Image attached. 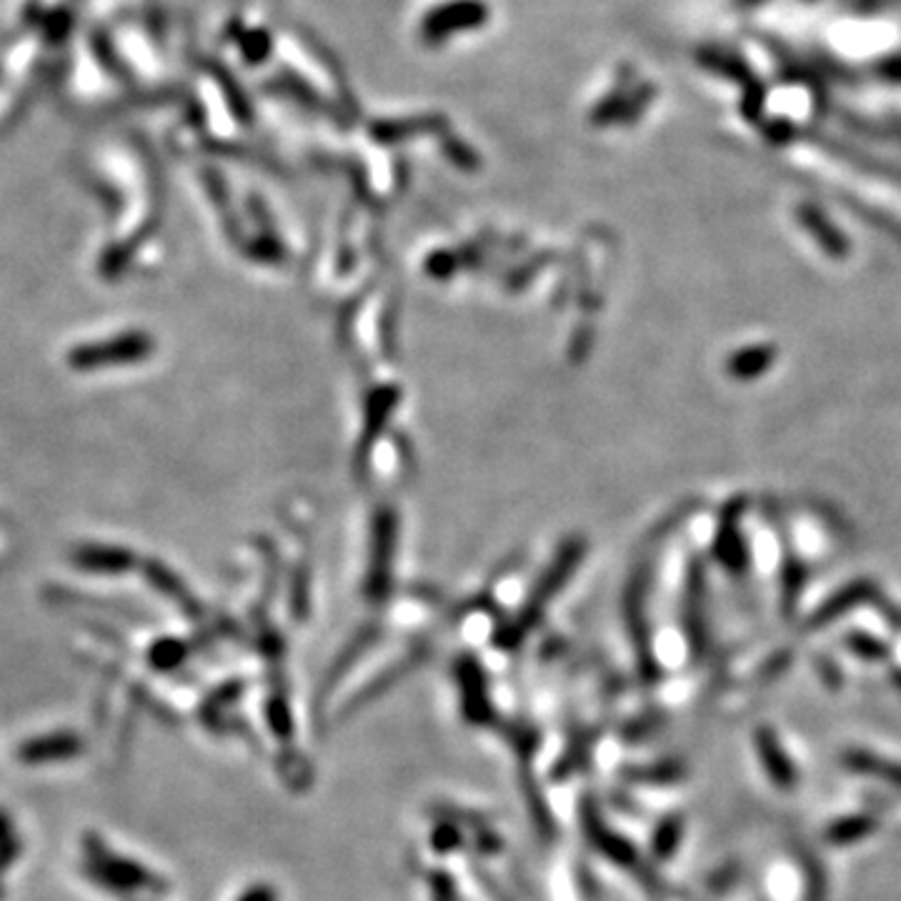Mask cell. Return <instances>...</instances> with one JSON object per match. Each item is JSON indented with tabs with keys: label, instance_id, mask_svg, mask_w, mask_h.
Here are the masks:
<instances>
[{
	"label": "cell",
	"instance_id": "1",
	"mask_svg": "<svg viewBox=\"0 0 901 901\" xmlns=\"http://www.w3.org/2000/svg\"><path fill=\"white\" fill-rule=\"evenodd\" d=\"M143 349H146V341L141 335H121V339H111L105 343H89V346L73 349L69 361L79 371H95L136 361L143 356Z\"/></svg>",
	"mask_w": 901,
	"mask_h": 901
},
{
	"label": "cell",
	"instance_id": "2",
	"mask_svg": "<svg viewBox=\"0 0 901 901\" xmlns=\"http://www.w3.org/2000/svg\"><path fill=\"white\" fill-rule=\"evenodd\" d=\"M73 559L79 567L89 571H118L126 569V553L118 549H111V546H81L79 551L73 553Z\"/></svg>",
	"mask_w": 901,
	"mask_h": 901
},
{
	"label": "cell",
	"instance_id": "3",
	"mask_svg": "<svg viewBox=\"0 0 901 901\" xmlns=\"http://www.w3.org/2000/svg\"><path fill=\"white\" fill-rule=\"evenodd\" d=\"M241 901H276V891L271 887H256Z\"/></svg>",
	"mask_w": 901,
	"mask_h": 901
}]
</instances>
